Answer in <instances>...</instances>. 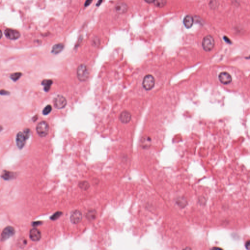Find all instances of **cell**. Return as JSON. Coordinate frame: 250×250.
I'll return each mask as SVG.
<instances>
[{"mask_svg":"<svg viewBox=\"0 0 250 250\" xmlns=\"http://www.w3.org/2000/svg\"><path fill=\"white\" fill-rule=\"evenodd\" d=\"M214 45L215 41L212 36L207 35L203 38L202 42V47L205 52H211L214 47Z\"/></svg>","mask_w":250,"mask_h":250,"instance_id":"1","label":"cell"},{"mask_svg":"<svg viewBox=\"0 0 250 250\" xmlns=\"http://www.w3.org/2000/svg\"><path fill=\"white\" fill-rule=\"evenodd\" d=\"M77 76L81 81H86L89 76V71L88 67L85 64H81L78 67Z\"/></svg>","mask_w":250,"mask_h":250,"instance_id":"2","label":"cell"},{"mask_svg":"<svg viewBox=\"0 0 250 250\" xmlns=\"http://www.w3.org/2000/svg\"><path fill=\"white\" fill-rule=\"evenodd\" d=\"M49 127L47 122L41 121L37 125L36 131L41 137H45L49 134Z\"/></svg>","mask_w":250,"mask_h":250,"instance_id":"3","label":"cell"},{"mask_svg":"<svg viewBox=\"0 0 250 250\" xmlns=\"http://www.w3.org/2000/svg\"><path fill=\"white\" fill-rule=\"evenodd\" d=\"M155 83V78L152 75H148L144 77L143 80L142 85L144 89L150 91L154 87Z\"/></svg>","mask_w":250,"mask_h":250,"instance_id":"4","label":"cell"},{"mask_svg":"<svg viewBox=\"0 0 250 250\" xmlns=\"http://www.w3.org/2000/svg\"><path fill=\"white\" fill-rule=\"evenodd\" d=\"M15 233V230L12 226H7L3 229L1 235V240L5 241Z\"/></svg>","mask_w":250,"mask_h":250,"instance_id":"5","label":"cell"},{"mask_svg":"<svg viewBox=\"0 0 250 250\" xmlns=\"http://www.w3.org/2000/svg\"><path fill=\"white\" fill-rule=\"evenodd\" d=\"M53 103L55 107L57 109H62L65 108L67 104V101L65 97L61 95H58L55 97L53 100Z\"/></svg>","mask_w":250,"mask_h":250,"instance_id":"6","label":"cell"},{"mask_svg":"<svg viewBox=\"0 0 250 250\" xmlns=\"http://www.w3.org/2000/svg\"><path fill=\"white\" fill-rule=\"evenodd\" d=\"M82 219V214L79 210H75L71 212L70 216V220L71 223L77 224L80 223Z\"/></svg>","mask_w":250,"mask_h":250,"instance_id":"7","label":"cell"},{"mask_svg":"<svg viewBox=\"0 0 250 250\" xmlns=\"http://www.w3.org/2000/svg\"><path fill=\"white\" fill-rule=\"evenodd\" d=\"M27 139V138L24 135V132H19L18 133L16 136V144L17 147L19 149H23L25 144H26V140Z\"/></svg>","mask_w":250,"mask_h":250,"instance_id":"8","label":"cell"},{"mask_svg":"<svg viewBox=\"0 0 250 250\" xmlns=\"http://www.w3.org/2000/svg\"><path fill=\"white\" fill-rule=\"evenodd\" d=\"M218 79L220 82L224 85H228L232 82V78L229 73L227 72H222L218 75Z\"/></svg>","mask_w":250,"mask_h":250,"instance_id":"9","label":"cell"},{"mask_svg":"<svg viewBox=\"0 0 250 250\" xmlns=\"http://www.w3.org/2000/svg\"><path fill=\"white\" fill-rule=\"evenodd\" d=\"M5 36L10 40H16L20 37V33L18 31L13 29H8L5 31Z\"/></svg>","mask_w":250,"mask_h":250,"instance_id":"10","label":"cell"},{"mask_svg":"<svg viewBox=\"0 0 250 250\" xmlns=\"http://www.w3.org/2000/svg\"><path fill=\"white\" fill-rule=\"evenodd\" d=\"M41 233L36 228L31 229L29 232V237L33 241H38L41 238Z\"/></svg>","mask_w":250,"mask_h":250,"instance_id":"11","label":"cell"},{"mask_svg":"<svg viewBox=\"0 0 250 250\" xmlns=\"http://www.w3.org/2000/svg\"><path fill=\"white\" fill-rule=\"evenodd\" d=\"M114 9H115V12L117 13L120 14H124L127 11L128 6L125 3L121 2L117 3L116 5H115Z\"/></svg>","mask_w":250,"mask_h":250,"instance_id":"12","label":"cell"},{"mask_svg":"<svg viewBox=\"0 0 250 250\" xmlns=\"http://www.w3.org/2000/svg\"><path fill=\"white\" fill-rule=\"evenodd\" d=\"M132 115L128 111H123L119 116V120L123 124H127L130 121Z\"/></svg>","mask_w":250,"mask_h":250,"instance_id":"13","label":"cell"},{"mask_svg":"<svg viewBox=\"0 0 250 250\" xmlns=\"http://www.w3.org/2000/svg\"><path fill=\"white\" fill-rule=\"evenodd\" d=\"M194 23V19L192 16L188 15L184 18L183 23L187 29H190L192 27Z\"/></svg>","mask_w":250,"mask_h":250,"instance_id":"14","label":"cell"},{"mask_svg":"<svg viewBox=\"0 0 250 250\" xmlns=\"http://www.w3.org/2000/svg\"><path fill=\"white\" fill-rule=\"evenodd\" d=\"M1 177L5 180H10L15 178L16 173L12 171L5 170L3 171Z\"/></svg>","mask_w":250,"mask_h":250,"instance_id":"15","label":"cell"},{"mask_svg":"<svg viewBox=\"0 0 250 250\" xmlns=\"http://www.w3.org/2000/svg\"><path fill=\"white\" fill-rule=\"evenodd\" d=\"M64 49V44L62 43L55 44L52 48V53L57 54L61 52Z\"/></svg>","mask_w":250,"mask_h":250,"instance_id":"16","label":"cell"},{"mask_svg":"<svg viewBox=\"0 0 250 250\" xmlns=\"http://www.w3.org/2000/svg\"><path fill=\"white\" fill-rule=\"evenodd\" d=\"M97 217V212L95 210H90L86 212V217L90 221H93Z\"/></svg>","mask_w":250,"mask_h":250,"instance_id":"17","label":"cell"},{"mask_svg":"<svg viewBox=\"0 0 250 250\" xmlns=\"http://www.w3.org/2000/svg\"><path fill=\"white\" fill-rule=\"evenodd\" d=\"M52 83L53 82L52 80H44L42 81V85L44 86V90L47 92L49 91L50 90Z\"/></svg>","mask_w":250,"mask_h":250,"instance_id":"18","label":"cell"},{"mask_svg":"<svg viewBox=\"0 0 250 250\" xmlns=\"http://www.w3.org/2000/svg\"><path fill=\"white\" fill-rule=\"evenodd\" d=\"M167 0H155L153 2L155 6L159 8H163L167 4Z\"/></svg>","mask_w":250,"mask_h":250,"instance_id":"19","label":"cell"},{"mask_svg":"<svg viewBox=\"0 0 250 250\" xmlns=\"http://www.w3.org/2000/svg\"><path fill=\"white\" fill-rule=\"evenodd\" d=\"M90 184L86 181H82L79 183V187L81 189L86 191L90 188Z\"/></svg>","mask_w":250,"mask_h":250,"instance_id":"20","label":"cell"},{"mask_svg":"<svg viewBox=\"0 0 250 250\" xmlns=\"http://www.w3.org/2000/svg\"><path fill=\"white\" fill-rule=\"evenodd\" d=\"M151 142V139L150 137H145L144 138H142V146L143 148H146L148 147L149 145Z\"/></svg>","mask_w":250,"mask_h":250,"instance_id":"21","label":"cell"},{"mask_svg":"<svg viewBox=\"0 0 250 250\" xmlns=\"http://www.w3.org/2000/svg\"><path fill=\"white\" fill-rule=\"evenodd\" d=\"M22 75V74L21 72L14 73H13L11 75V79H12V80L14 81H17L21 77Z\"/></svg>","mask_w":250,"mask_h":250,"instance_id":"22","label":"cell"},{"mask_svg":"<svg viewBox=\"0 0 250 250\" xmlns=\"http://www.w3.org/2000/svg\"><path fill=\"white\" fill-rule=\"evenodd\" d=\"M52 111V107L50 105H49L44 108V109L42 111V114L45 115H47L49 114L51 111Z\"/></svg>","mask_w":250,"mask_h":250,"instance_id":"23","label":"cell"},{"mask_svg":"<svg viewBox=\"0 0 250 250\" xmlns=\"http://www.w3.org/2000/svg\"><path fill=\"white\" fill-rule=\"evenodd\" d=\"M62 214V212H57L55 214H53L52 217H50V219L52 220L57 219L58 218H59L60 217H61Z\"/></svg>","mask_w":250,"mask_h":250,"instance_id":"24","label":"cell"},{"mask_svg":"<svg viewBox=\"0 0 250 250\" xmlns=\"http://www.w3.org/2000/svg\"><path fill=\"white\" fill-rule=\"evenodd\" d=\"M10 94L9 91H6V90H1L0 91V95H8Z\"/></svg>","mask_w":250,"mask_h":250,"instance_id":"25","label":"cell"},{"mask_svg":"<svg viewBox=\"0 0 250 250\" xmlns=\"http://www.w3.org/2000/svg\"><path fill=\"white\" fill-rule=\"evenodd\" d=\"M42 224V222L41 221H36L32 223V226L33 227H37V226L40 225Z\"/></svg>","mask_w":250,"mask_h":250,"instance_id":"26","label":"cell"},{"mask_svg":"<svg viewBox=\"0 0 250 250\" xmlns=\"http://www.w3.org/2000/svg\"><path fill=\"white\" fill-rule=\"evenodd\" d=\"M92 2H93V0H86V1L85 3V7H86V6H90Z\"/></svg>","mask_w":250,"mask_h":250,"instance_id":"27","label":"cell"},{"mask_svg":"<svg viewBox=\"0 0 250 250\" xmlns=\"http://www.w3.org/2000/svg\"><path fill=\"white\" fill-rule=\"evenodd\" d=\"M146 3H153L155 1V0H144Z\"/></svg>","mask_w":250,"mask_h":250,"instance_id":"28","label":"cell"},{"mask_svg":"<svg viewBox=\"0 0 250 250\" xmlns=\"http://www.w3.org/2000/svg\"><path fill=\"white\" fill-rule=\"evenodd\" d=\"M102 1H103V0H99L98 2H97V4H96V6H99L102 3Z\"/></svg>","mask_w":250,"mask_h":250,"instance_id":"29","label":"cell"},{"mask_svg":"<svg viewBox=\"0 0 250 250\" xmlns=\"http://www.w3.org/2000/svg\"><path fill=\"white\" fill-rule=\"evenodd\" d=\"M249 245H250V241H247V242H246V243L245 245L246 248H247V249H249Z\"/></svg>","mask_w":250,"mask_h":250,"instance_id":"30","label":"cell"},{"mask_svg":"<svg viewBox=\"0 0 250 250\" xmlns=\"http://www.w3.org/2000/svg\"><path fill=\"white\" fill-rule=\"evenodd\" d=\"M2 36H3V34H2V31H1L0 30V39L2 38Z\"/></svg>","mask_w":250,"mask_h":250,"instance_id":"31","label":"cell"},{"mask_svg":"<svg viewBox=\"0 0 250 250\" xmlns=\"http://www.w3.org/2000/svg\"><path fill=\"white\" fill-rule=\"evenodd\" d=\"M2 130H3V127H2V126L0 125V132H1Z\"/></svg>","mask_w":250,"mask_h":250,"instance_id":"32","label":"cell"}]
</instances>
